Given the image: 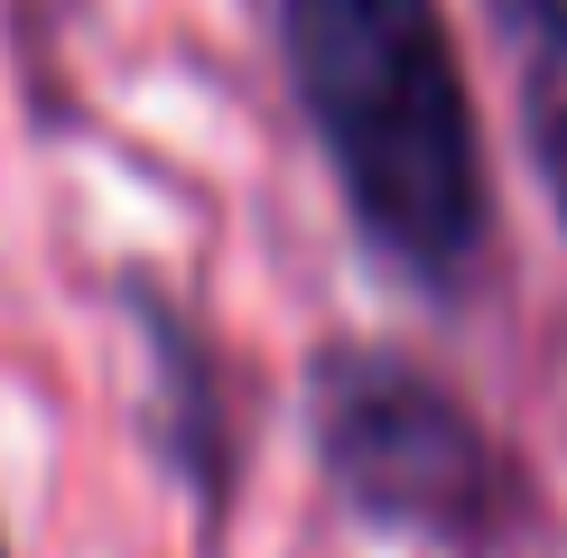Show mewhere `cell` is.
Returning <instances> with one entry per match:
<instances>
[{
    "label": "cell",
    "mask_w": 567,
    "mask_h": 558,
    "mask_svg": "<svg viewBox=\"0 0 567 558\" xmlns=\"http://www.w3.org/2000/svg\"><path fill=\"white\" fill-rule=\"evenodd\" d=\"M289 75L363 242L429 289L484 251L493 186L456 38L437 0H279Z\"/></svg>",
    "instance_id": "1"
},
{
    "label": "cell",
    "mask_w": 567,
    "mask_h": 558,
    "mask_svg": "<svg viewBox=\"0 0 567 558\" xmlns=\"http://www.w3.org/2000/svg\"><path fill=\"white\" fill-rule=\"evenodd\" d=\"M317 456L363 521L410 530V540L475 549L512 512V475L484 418L437 372L382 344H336L317 363Z\"/></svg>",
    "instance_id": "2"
}]
</instances>
